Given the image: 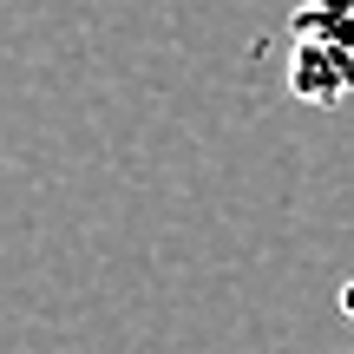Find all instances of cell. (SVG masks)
<instances>
[{
	"mask_svg": "<svg viewBox=\"0 0 354 354\" xmlns=\"http://www.w3.org/2000/svg\"><path fill=\"white\" fill-rule=\"evenodd\" d=\"M289 92L308 105H342L354 92V46L289 33Z\"/></svg>",
	"mask_w": 354,
	"mask_h": 354,
	"instance_id": "6da1fadb",
	"label": "cell"
},
{
	"mask_svg": "<svg viewBox=\"0 0 354 354\" xmlns=\"http://www.w3.org/2000/svg\"><path fill=\"white\" fill-rule=\"evenodd\" d=\"M289 33L342 39V46H354V0H302V7L289 13Z\"/></svg>",
	"mask_w": 354,
	"mask_h": 354,
	"instance_id": "7a4b0ae2",
	"label": "cell"
}]
</instances>
